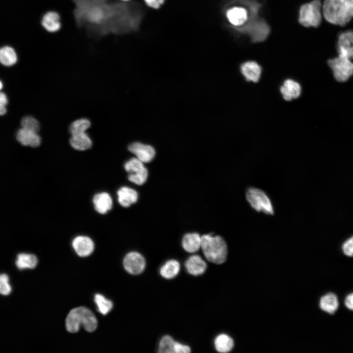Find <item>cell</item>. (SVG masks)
Segmentation results:
<instances>
[{"mask_svg": "<svg viewBox=\"0 0 353 353\" xmlns=\"http://www.w3.org/2000/svg\"><path fill=\"white\" fill-rule=\"evenodd\" d=\"M94 300L97 305L98 311L102 315H106L113 308L112 302L106 299L102 295L96 294Z\"/></svg>", "mask_w": 353, "mask_h": 353, "instance_id": "cell-30", "label": "cell"}, {"mask_svg": "<svg viewBox=\"0 0 353 353\" xmlns=\"http://www.w3.org/2000/svg\"><path fill=\"white\" fill-rule=\"evenodd\" d=\"M165 0H144L146 4L149 7L158 9L163 4Z\"/></svg>", "mask_w": 353, "mask_h": 353, "instance_id": "cell-34", "label": "cell"}, {"mask_svg": "<svg viewBox=\"0 0 353 353\" xmlns=\"http://www.w3.org/2000/svg\"><path fill=\"white\" fill-rule=\"evenodd\" d=\"M241 72L247 81L257 82L261 74V68L255 61H249L243 63L240 67Z\"/></svg>", "mask_w": 353, "mask_h": 353, "instance_id": "cell-15", "label": "cell"}, {"mask_svg": "<svg viewBox=\"0 0 353 353\" xmlns=\"http://www.w3.org/2000/svg\"><path fill=\"white\" fill-rule=\"evenodd\" d=\"M42 24L48 31H57L60 27L59 15L55 12H49L46 13L43 18Z\"/></svg>", "mask_w": 353, "mask_h": 353, "instance_id": "cell-24", "label": "cell"}, {"mask_svg": "<svg viewBox=\"0 0 353 353\" xmlns=\"http://www.w3.org/2000/svg\"><path fill=\"white\" fill-rule=\"evenodd\" d=\"M342 250L346 255L353 256V236L348 239L343 245Z\"/></svg>", "mask_w": 353, "mask_h": 353, "instance_id": "cell-33", "label": "cell"}, {"mask_svg": "<svg viewBox=\"0 0 353 353\" xmlns=\"http://www.w3.org/2000/svg\"><path fill=\"white\" fill-rule=\"evenodd\" d=\"M80 325L88 332L95 330L98 326L97 320L93 313L83 306L72 309L66 319V329L69 332H77Z\"/></svg>", "mask_w": 353, "mask_h": 353, "instance_id": "cell-3", "label": "cell"}, {"mask_svg": "<svg viewBox=\"0 0 353 353\" xmlns=\"http://www.w3.org/2000/svg\"><path fill=\"white\" fill-rule=\"evenodd\" d=\"M226 17L233 26L239 27L249 22L250 15L245 7L235 6L227 9Z\"/></svg>", "mask_w": 353, "mask_h": 353, "instance_id": "cell-11", "label": "cell"}, {"mask_svg": "<svg viewBox=\"0 0 353 353\" xmlns=\"http://www.w3.org/2000/svg\"><path fill=\"white\" fill-rule=\"evenodd\" d=\"M22 127L38 132L40 129V125L38 121L31 116H27L23 117L21 122Z\"/></svg>", "mask_w": 353, "mask_h": 353, "instance_id": "cell-31", "label": "cell"}, {"mask_svg": "<svg viewBox=\"0 0 353 353\" xmlns=\"http://www.w3.org/2000/svg\"><path fill=\"white\" fill-rule=\"evenodd\" d=\"M2 82H0V89L2 88Z\"/></svg>", "mask_w": 353, "mask_h": 353, "instance_id": "cell-38", "label": "cell"}, {"mask_svg": "<svg viewBox=\"0 0 353 353\" xmlns=\"http://www.w3.org/2000/svg\"><path fill=\"white\" fill-rule=\"evenodd\" d=\"M337 49L339 55L353 59V30L343 32L339 35Z\"/></svg>", "mask_w": 353, "mask_h": 353, "instance_id": "cell-10", "label": "cell"}, {"mask_svg": "<svg viewBox=\"0 0 353 353\" xmlns=\"http://www.w3.org/2000/svg\"><path fill=\"white\" fill-rule=\"evenodd\" d=\"M216 350L219 353H226L230 352L233 346L232 339L225 334H221L217 336L214 341Z\"/></svg>", "mask_w": 353, "mask_h": 353, "instance_id": "cell-26", "label": "cell"}, {"mask_svg": "<svg viewBox=\"0 0 353 353\" xmlns=\"http://www.w3.org/2000/svg\"><path fill=\"white\" fill-rule=\"evenodd\" d=\"M190 352L191 349L189 346L176 342V353H189Z\"/></svg>", "mask_w": 353, "mask_h": 353, "instance_id": "cell-35", "label": "cell"}, {"mask_svg": "<svg viewBox=\"0 0 353 353\" xmlns=\"http://www.w3.org/2000/svg\"><path fill=\"white\" fill-rule=\"evenodd\" d=\"M201 248L206 259L212 263L220 264L227 259V246L220 236L203 235L202 236Z\"/></svg>", "mask_w": 353, "mask_h": 353, "instance_id": "cell-2", "label": "cell"}, {"mask_svg": "<svg viewBox=\"0 0 353 353\" xmlns=\"http://www.w3.org/2000/svg\"><path fill=\"white\" fill-rule=\"evenodd\" d=\"M37 263L38 259L35 255L25 253L19 254L16 261V265L20 270L33 269L36 266Z\"/></svg>", "mask_w": 353, "mask_h": 353, "instance_id": "cell-25", "label": "cell"}, {"mask_svg": "<svg viewBox=\"0 0 353 353\" xmlns=\"http://www.w3.org/2000/svg\"><path fill=\"white\" fill-rule=\"evenodd\" d=\"M70 143L74 149L78 151H85L89 149L92 145L91 139L85 132L72 135Z\"/></svg>", "mask_w": 353, "mask_h": 353, "instance_id": "cell-21", "label": "cell"}, {"mask_svg": "<svg viewBox=\"0 0 353 353\" xmlns=\"http://www.w3.org/2000/svg\"><path fill=\"white\" fill-rule=\"evenodd\" d=\"M345 303L347 307L353 310V293L350 294L346 297Z\"/></svg>", "mask_w": 353, "mask_h": 353, "instance_id": "cell-36", "label": "cell"}, {"mask_svg": "<svg viewBox=\"0 0 353 353\" xmlns=\"http://www.w3.org/2000/svg\"><path fill=\"white\" fill-rule=\"evenodd\" d=\"M72 246L76 253L81 257L90 255L94 249L93 241L86 236L76 237L72 242Z\"/></svg>", "mask_w": 353, "mask_h": 353, "instance_id": "cell-12", "label": "cell"}, {"mask_svg": "<svg viewBox=\"0 0 353 353\" xmlns=\"http://www.w3.org/2000/svg\"><path fill=\"white\" fill-rule=\"evenodd\" d=\"M246 198L255 210L269 215L274 213L271 202L262 190L255 188H249L246 192Z\"/></svg>", "mask_w": 353, "mask_h": 353, "instance_id": "cell-6", "label": "cell"}, {"mask_svg": "<svg viewBox=\"0 0 353 353\" xmlns=\"http://www.w3.org/2000/svg\"><path fill=\"white\" fill-rule=\"evenodd\" d=\"M128 149L136 156L137 159L144 163L151 162L155 155V150L152 146L140 142L131 144L128 146Z\"/></svg>", "mask_w": 353, "mask_h": 353, "instance_id": "cell-9", "label": "cell"}, {"mask_svg": "<svg viewBox=\"0 0 353 353\" xmlns=\"http://www.w3.org/2000/svg\"><path fill=\"white\" fill-rule=\"evenodd\" d=\"M328 63L334 78L338 81H346L353 75V63L346 56L338 54Z\"/></svg>", "mask_w": 353, "mask_h": 353, "instance_id": "cell-5", "label": "cell"}, {"mask_svg": "<svg viewBox=\"0 0 353 353\" xmlns=\"http://www.w3.org/2000/svg\"><path fill=\"white\" fill-rule=\"evenodd\" d=\"M16 139L22 145L33 148L38 147L41 143V137L37 132L23 127L18 130Z\"/></svg>", "mask_w": 353, "mask_h": 353, "instance_id": "cell-13", "label": "cell"}, {"mask_svg": "<svg viewBox=\"0 0 353 353\" xmlns=\"http://www.w3.org/2000/svg\"><path fill=\"white\" fill-rule=\"evenodd\" d=\"M185 266L188 273L193 276H199L204 273L207 265L200 256L193 255L187 259Z\"/></svg>", "mask_w": 353, "mask_h": 353, "instance_id": "cell-16", "label": "cell"}, {"mask_svg": "<svg viewBox=\"0 0 353 353\" xmlns=\"http://www.w3.org/2000/svg\"><path fill=\"white\" fill-rule=\"evenodd\" d=\"M123 0V1H126L129 0Z\"/></svg>", "mask_w": 353, "mask_h": 353, "instance_id": "cell-39", "label": "cell"}, {"mask_svg": "<svg viewBox=\"0 0 353 353\" xmlns=\"http://www.w3.org/2000/svg\"><path fill=\"white\" fill-rule=\"evenodd\" d=\"M202 236L197 233H190L184 235L182 240V246L188 252H197L201 248Z\"/></svg>", "mask_w": 353, "mask_h": 353, "instance_id": "cell-20", "label": "cell"}, {"mask_svg": "<svg viewBox=\"0 0 353 353\" xmlns=\"http://www.w3.org/2000/svg\"><path fill=\"white\" fill-rule=\"evenodd\" d=\"M8 100L6 95L4 93H0V106H5L7 104Z\"/></svg>", "mask_w": 353, "mask_h": 353, "instance_id": "cell-37", "label": "cell"}, {"mask_svg": "<svg viewBox=\"0 0 353 353\" xmlns=\"http://www.w3.org/2000/svg\"><path fill=\"white\" fill-rule=\"evenodd\" d=\"M93 202L96 210L102 214H105L112 206V200L109 194L101 192L96 194Z\"/></svg>", "mask_w": 353, "mask_h": 353, "instance_id": "cell-18", "label": "cell"}, {"mask_svg": "<svg viewBox=\"0 0 353 353\" xmlns=\"http://www.w3.org/2000/svg\"><path fill=\"white\" fill-rule=\"evenodd\" d=\"M283 99L286 101H291L298 98L301 93L300 85L296 81L288 79L284 81L280 88Z\"/></svg>", "mask_w": 353, "mask_h": 353, "instance_id": "cell-17", "label": "cell"}, {"mask_svg": "<svg viewBox=\"0 0 353 353\" xmlns=\"http://www.w3.org/2000/svg\"><path fill=\"white\" fill-rule=\"evenodd\" d=\"M118 202L121 205L127 207L136 202L138 200V194L134 189L124 186L120 188L118 192Z\"/></svg>", "mask_w": 353, "mask_h": 353, "instance_id": "cell-19", "label": "cell"}, {"mask_svg": "<svg viewBox=\"0 0 353 353\" xmlns=\"http://www.w3.org/2000/svg\"><path fill=\"white\" fill-rule=\"evenodd\" d=\"M176 342L169 335L163 336L160 340L158 352L160 353H176Z\"/></svg>", "mask_w": 353, "mask_h": 353, "instance_id": "cell-28", "label": "cell"}, {"mask_svg": "<svg viewBox=\"0 0 353 353\" xmlns=\"http://www.w3.org/2000/svg\"><path fill=\"white\" fill-rule=\"evenodd\" d=\"M123 265L128 273L138 275L144 270L146 261L140 253L136 252H131L126 254L124 257Z\"/></svg>", "mask_w": 353, "mask_h": 353, "instance_id": "cell-8", "label": "cell"}, {"mask_svg": "<svg viewBox=\"0 0 353 353\" xmlns=\"http://www.w3.org/2000/svg\"><path fill=\"white\" fill-rule=\"evenodd\" d=\"M180 270L179 263L176 260L167 261L161 266L159 273L160 275L166 279H171L176 277Z\"/></svg>", "mask_w": 353, "mask_h": 353, "instance_id": "cell-23", "label": "cell"}, {"mask_svg": "<svg viewBox=\"0 0 353 353\" xmlns=\"http://www.w3.org/2000/svg\"><path fill=\"white\" fill-rule=\"evenodd\" d=\"M0 61L5 66H11L17 61V56L14 50L9 46L2 47L0 50Z\"/></svg>", "mask_w": 353, "mask_h": 353, "instance_id": "cell-27", "label": "cell"}, {"mask_svg": "<svg viewBox=\"0 0 353 353\" xmlns=\"http://www.w3.org/2000/svg\"><path fill=\"white\" fill-rule=\"evenodd\" d=\"M8 277L4 274L0 275V292L3 295L9 294L11 291V287L8 283Z\"/></svg>", "mask_w": 353, "mask_h": 353, "instance_id": "cell-32", "label": "cell"}, {"mask_svg": "<svg viewBox=\"0 0 353 353\" xmlns=\"http://www.w3.org/2000/svg\"><path fill=\"white\" fill-rule=\"evenodd\" d=\"M248 30L251 39L253 42L263 41L267 38L270 32L269 26L263 20H259L252 24Z\"/></svg>", "mask_w": 353, "mask_h": 353, "instance_id": "cell-14", "label": "cell"}, {"mask_svg": "<svg viewBox=\"0 0 353 353\" xmlns=\"http://www.w3.org/2000/svg\"><path fill=\"white\" fill-rule=\"evenodd\" d=\"M322 4L320 0H313L301 6L299 22L305 27H317L322 21Z\"/></svg>", "mask_w": 353, "mask_h": 353, "instance_id": "cell-4", "label": "cell"}, {"mask_svg": "<svg viewBox=\"0 0 353 353\" xmlns=\"http://www.w3.org/2000/svg\"><path fill=\"white\" fill-rule=\"evenodd\" d=\"M91 126V123L87 119L83 118L73 122L70 126L69 130L72 135L83 133Z\"/></svg>", "mask_w": 353, "mask_h": 353, "instance_id": "cell-29", "label": "cell"}, {"mask_svg": "<svg viewBox=\"0 0 353 353\" xmlns=\"http://www.w3.org/2000/svg\"><path fill=\"white\" fill-rule=\"evenodd\" d=\"M320 307L323 311L329 314H333L338 307L337 296L333 293L324 295L320 299Z\"/></svg>", "mask_w": 353, "mask_h": 353, "instance_id": "cell-22", "label": "cell"}, {"mask_svg": "<svg viewBox=\"0 0 353 353\" xmlns=\"http://www.w3.org/2000/svg\"><path fill=\"white\" fill-rule=\"evenodd\" d=\"M322 11L328 23L344 25L353 18V0H325Z\"/></svg>", "mask_w": 353, "mask_h": 353, "instance_id": "cell-1", "label": "cell"}, {"mask_svg": "<svg viewBox=\"0 0 353 353\" xmlns=\"http://www.w3.org/2000/svg\"><path fill=\"white\" fill-rule=\"evenodd\" d=\"M125 170L128 173V180L137 184L142 185L146 181L148 171L144 163L136 158H132L124 165Z\"/></svg>", "mask_w": 353, "mask_h": 353, "instance_id": "cell-7", "label": "cell"}]
</instances>
